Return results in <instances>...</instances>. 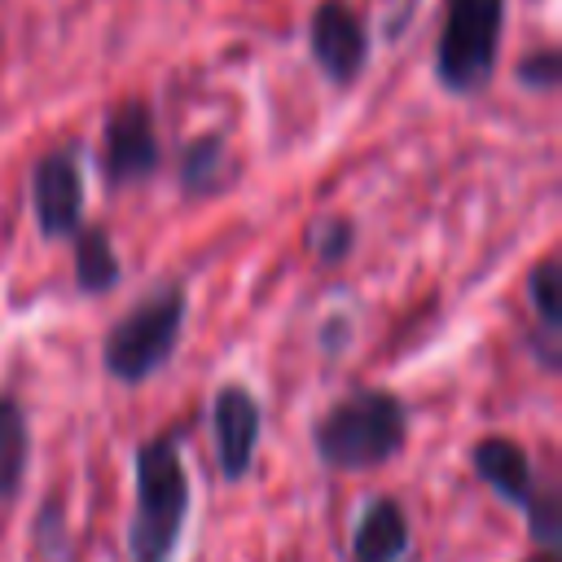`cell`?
I'll return each instance as SVG.
<instances>
[{"mask_svg": "<svg viewBox=\"0 0 562 562\" xmlns=\"http://www.w3.org/2000/svg\"><path fill=\"white\" fill-rule=\"evenodd\" d=\"M31 211H35L40 237H48V241H61L83 224V167H79L75 145L48 149L35 162V171H31Z\"/></svg>", "mask_w": 562, "mask_h": 562, "instance_id": "obj_6", "label": "cell"}, {"mask_svg": "<svg viewBox=\"0 0 562 562\" xmlns=\"http://www.w3.org/2000/svg\"><path fill=\"white\" fill-rule=\"evenodd\" d=\"M408 408L382 386H356L312 426V448L329 470H373L404 452Z\"/></svg>", "mask_w": 562, "mask_h": 562, "instance_id": "obj_1", "label": "cell"}, {"mask_svg": "<svg viewBox=\"0 0 562 562\" xmlns=\"http://www.w3.org/2000/svg\"><path fill=\"white\" fill-rule=\"evenodd\" d=\"M162 162V145H158V127H154V110L140 97H127L110 110L105 119V140H101V171L110 189L149 180Z\"/></svg>", "mask_w": 562, "mask_h": 562, "instance_id": "obj_5", "label": "cell"}, {"mask_svg": "<svg viewBox=\"0 0 562 562\" xmlns=\"http://www.w3.org/2000/svg\"><path fill=\"white\" fill-rule=\"evenodd\" d=\"M307 48L329 83H356L369 61V26L347 0H321L307 22Z\"/></svg>", "mask_w": 562, "mask_h": 562, "instance_id": "obj_7", "label": "cell"}, {"mask_svg": "<svg viewBox=\"0 0 562 562\" xmlns=\"http://www.w3.org/2000/svg\"><path fill=\"white\" fill-rule=\"evenodd\" d=\"M307 246H312L316 263L334 268V263H342V259L351 255V246H356V224H351L347 215H321V220L307 228Z\"/></svg>", "mask_w": 562, "mask_h": 562, "instance_id": "obj_14", "label": "cell"}, {"mask_svg": "<svg viewBox=\"0 0 562 562\" xmlns=\"http://www.w3.org/2000/svg\"><path fill=\"white\" fill-rule=\"evenodd\" d=\"M527 562H558V549H544V553H536V558H527Z\"/></svg>", "mask_w": 562, "mask_h": 562, "instance_id": "obj_18", "label": "cell"}, {"mask_svg": "<svg viewBox=\"0 0 562 562\" xmlns=\"http://www.w3.org/2000/svg\"><path fill=\"white\" fill-rule=\"evenodd\" d=\"M70 246H75V285L83 294H110L123 281V263L101 224H79L70 233Z\"/></svg>", "mask_w": 562, "mask_h": 562, "instance_id": "obj_12", "label": "cell"}, {"mask_svg": "<svg viewBox=\"0 0 562 562\" xmlns=\"http://www.w3.org/2000/svg\"><path fill=\"white\" fill-rule=\"evenodd\" d=\"M237 180V158L228 154L224 136H193L180 149V189L189 198H215Z\"/></svg>", "mask_w": 562, "mask_h": 562, "instance_id": "obj_11", "label": "cell"}, {"mask_svg": "<svg viewBox=\"0 0 562 562\" xmlns=\"http://www.w3.org/2000/svg\"><path fill=\"white\" fill-rule=\"evenodd\" d=\"M470 465L479 474L483 487H492L505 505L514 509H527L531 496H536V474H531V461L522 452V443L505 439V435H483L474 448H470Z\"/></svg>", "mask_w": 562, "mask_h": 562, "instance_id": "obj_10", "label": "cell"}, {"mask_svg": "<svg viewBox=\"0 0 562 562\" xmlns=\"http://www.w3.org/2000/svg\"><path fill=\"white\" fill-rule=\"evenodd\" d=\"M259 430H263V413L259 400L241 386V382H224L211 400V435H215V461L220 474L228 483L246 479L255 465V448H259Z\"/></svg>", "mask_w": 562, "mask_h": 562, "instance_id": "obj_8", "label": "cell"}, {"mask_svg": "<svg viewBox=\"0 0 562 562\" xmlns=\"http://www.w3.org/2000/svg\"><path fill=\"white\" fill-rule=\"evenodd\" d=\"M189 518V470L180 435L162 430L136 448V505L127 527V562H171Z\"/></svg>", "mask_w": 562, "mask_h": 562, "instance_id": "obj_2", "label": "cell"}, {"mask_svg": "<svg viewBox=\"0 0 562 562\" xmlns=\"http://www.w3.org/2000/svg\"><path fill=\"white\" fill-rule=\"evenodd\" d=\"M518 83H527V88H536V92H553V88L562 83V53H558L553 44L527 53V57L518 61Z\"/></svg>", "mask_w": 562, "mask_h": 562, "instance_id": "obj_16", "label": "cell"}, {"mask_svg": "<svg viewBox=\"0 0 562 562\" xmlns=\"http://www.w3.org/2000/svg\"><path fill=\"white\" fill-rule=\"evenodd\" d=\"M31 465V422L13 395H0V505L22 492Z\"/></svg>", "mask_w": 562, "mask_h": 562, "instance_id": "obj_13", "label": "cell"}, {"mask_svg": "<svg viewBox=\"0 0 562 562\" xmlns=\"http://www.w3.org/2000/svg\"><path fill=\"white\" fill-rule=\"evenodd\" d=\"M408 549H413V527L404 505L395 496H373L351 527L347 562H404Z\"/></svg>", "mask_w": 562, "mask_h": 562, "instance_id": "obj_9", "label": "cell"}, {"mask_svg": "<svg viewBox=\"0 0 562 562\" xmlns=\"http://www.w3.org/2000/svg\"><path fill=\"white\" fill-rule=\"evenodd\" d=\"M184 316H189V290L184 281L167 277L158 281L149 294H140L101 338V364L110 378H119L123 386H140L145 378H154L180 347L184 334Z\"/></svg>", "mask_w": 562, "mask_h": 562, "instance_id": "obj_3", "label": "cell"}, {"mask_svg": "<svg viewBox=\"0 0 562 562\" xmlns=\"http://www.w3.org/2000/svg\"><path fill=\"white\" fill-rule=\"evenodd\" d=\"M527 514V527H531V536L544 544V549H558V540H562V514H558V492L553 487H544V492H536L531 496V505L522 509Z\"/></svg>", "mask_w": 562, "mask_h": 562, "instance_id": "obj_17", "label": "cell"}, {"mask_svg": "<svg viewBox=\"0 0 562 562\" xmlns=\"http://www.w3.org/2000/svg\"><path fill=\"white\" fill-rule=\"evenodd\" d=\"M558 259L544 255L531 272H527V294H531V307H536V321L544 334H558V321H562V307H558Z\"/></svg>", "mask_w": 562, "mask_h": 562, "instance_id": "obj_15", "label": "cell"}, {"mask_svg": "<svg viewBox=\"0 0 562 562\" xmlns=\"http://www.w3.org/2000/svg\"><path fill=\"white\" fill-rule=\"evenodd\" d=\"M505 0H448L435 48V75L448 92H479L501 53Z\"/></svg>", "mask_w": 562, "mask_h": 562, "instance_id": "obj_4", "label": "cell"}]
</instances>
